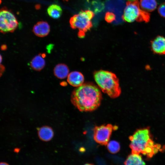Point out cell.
Wrapping results in <instances>:
<instances>
[{
  "label": "cell",
  "instance_id": "cell-1",
  "mask_svg": "<svg viewBox=\"0 0 165 165\" xmlns=\"http://www.w3.org/2000/svg\"><path fill=\"white\" fill-rule=\"evenodd\" d=\"M102 95L98 87L90 83H83L72 92L71 101L78 109L82 112H90L100 105Z\"/></svg>",
  "mask_w": 165,
  "mask_h": 165
},
{
  "label": "cell",
  "instance_id": "cell-2",
  "mask_svg": "<svg viewBox=\"0 0 165 165\" xmlns=\"http://www.w3.org/2000/svg\"><path fill=\"white\" fill-rule=\"evenodd\" d=\"M132 153H141L150 158L161 149V145L155 144L151 138L149 130L144 128L137 130L130 137Z\"/></svg>",
  "mask_w": 165,
  "mask_h": 165
},
{
  "label": "cell",
  "instance_id": "cell-3",
  "mask_svg": "<svg viewBox=\"0 0 165 165\" xmlns=\"http://www.w3.org/2000/svg\"><path fill=\"white\" fill-rule=\"evenodd\" d=\"M95 80L104 93L110 97L115 98L121 93L119 79L114 73L108 71L100 70L94 74Z\"/></svg>",
  "mask_w": 165,
  "mask_h": 165
},
{
  "label": "cell",
  "instance_id": "cell-4",
  "mask_svg": "<svg viewBox=\"0 0 165 165\" xmlns=\"http://www.w3.org/2000/svg\"><path fill=\"white\" fill-rule=\"evenodd\" d=\"M150 14L142 10L140 7L138 0L128 1L124 9L122 18L124 21L130 23L135 21L138 22H148Z\"/></svg>",
  "mask_w": 165,
  "mask_h": 165
},
{
  "label": "cell",
  "instance_id": "cell-5",
  "mask_svg": "<svg viewBox=\"0 0 165 165\" xmlns=\"http://www.w3.org/2000/svg\"><path fill=\"white\" fill-rule=\"evenodd\" d=\"M69 23L72 29H79L78 35L80 38L84 37L86 32L93 27L92 22L87 17L85 11L82 10L78 14L71 17Z\"/></svg>",
  "mask_w": 165,
  "mask_h": 165
},
{
  "label": "cell",
  "instance_id": "cell-6",
  "mask_svg": "<svg viewBox=\"0 0 165 165\" xmlns=\"http://www.w3.org/2000/svg\"><path fill=\"white\" fill-rule=\"evenodd\" d=\"M18 23L14 15L6 8H2L0 12V30L6 33L12 32L17 28Z\"/></svg>",
  "mask_w": 165,
  "mask_h": 165
},
{
  "label": "cell",
  "instance_id": "cell-7",
  "mask_svg": "<svg viewBox=\"0 0 165 165\" xmlns=\"http://www.w3.org/2000/svg\"><path fill=\"white\" fill-rule=\"evenodd\" d=\"M114 128L110 124L96 127L94 130V140L100 144L106 145L109 142L113 130H115Z\"/></svg>",
  "mask_w": 165,
  "mask_h": 165
},
{
  "label": "cell",
  "instance_id": "cell-8",
  "mask_svg": "<svg viewBox=\"0 0 165 165\" xmlns=\"http://www.w3.org/2000/svg\"><path fill=\"white\" fill-rule=\"evenodd\" d=\"M152 51L159 55H165V37L161 35L156 37L151 42Z\"/></svg>",
  "mask_w": 165,
  "mask_h": 165
},
{
  "label": "cell",
  "instance_id": "cell-9",
  "mask_svg": "<svg viewBox=\"0 0 165 165\" xmlns=\"http://www.w3.org/2000/svg\"><path fill=\"white\" fill-rule=\"evenodd\" d=\"M50 30V26L48 23L45 21L37 22L33 27L32 31L37 36L42 37L47 36Z\"/></svg>",
  "mask_w": 165,
  "mask_h": 165
},
{
  "label": "cell",
  "instance_id": "cell-10",
  "mask_svg": "<svg viewBox=\"0 0 165 165\" xmlns=\"http://www.w3.org/2000/svg\"><path fill=\"white\" fill-rule=\"evenodd\" d=\"M67 80L71 85L78 87L83 84L84 77L81 72L73 71L69 73L67 77Z\"/></svg>",
  "mask_w": 165,
  "mask_h": 165
},
{
  "label": "cell",
  "instance_id": "cell-11",
  "mask_svg": "<svg viewBox=\"0 0 165 165\" xmlns=\"http://www.w3.org/2000/svg\"><path fill=\"white\" fill-rule=\"evenodd\" d=\"M54 131L51 127L44 126L39 128L38 130V134L39 138L44 141L51 140L54 136Z\"/></svg>",
  "mask_w": 165,
  "mask_h": 165
},
{
  "label": "cell",
  "instance_id": "cell-12",
  "mask_svg": "<svg viewBox=\"0 0 165 165\" xmlns=\"http://www.w3.org/2000/svg\"><path fill=\"white\" fill-rule=\"evenodd\" d=\"M45 54H39L35 56L30 62V66L34 70L40 71L42 70L45 65V61L44 57Z\"/></svg>",
  "mask_w": 165,
  "mask_h": 165
},
{
  "label": "cell",
  "instance_id": "cell-13",
  "mask_svg": "<svg viewBox=\"0 0 165 165\" xmlns=\"http://www.w3.org/2000/svg\"><path fill=\"white\" fill-rule=\"evenodd\" d=\"M53 72L54 75L57 78L63 79L68 77L69 74V69L66 64H59L54 67Z\"/></svg>",
  "mask_w": 165,
  "mask_h": 165
},
{
  "label": "cell",
  "instance_id": "cell-14",
  "mask_svg": "<svg viewBox=\"0 0 165 165\" xmlns=\"http://www.w3.org/2000/svg\"><path fill=\"white\" fill-rule=\"evenodd\" d=\"M124 165H145V164L140 154L132 153L127 157Z\"/></svg>",
  "mask_w": 165,
  "mask_h": 165
},
{
  "label": "cell",
  "instance_id": "cell-15",
  "mask_svg": "<svg viewBox=\"0 0 165 165\" xmlns=\"http://www.w3.org/2000/svg\"><path fill=\"white\" fill-rule=\"evenodd\" d=\"M47 11L49 16L54 19L59 18L62 13V9L61 7L56 4L50 5L47 8Z\"/></svg>",
  "mask_w": 165,
  "mask_h": 165
},
{
  "label": "cell",
  "instance_id": "cell-16",
  "mask_svg": "<svg viewBox=\"0 0 165 165\" xmlns=\"http://www.w3.org/2000/svg\"><path fill=\"white\" fill-rule=\"evenodd\" d=\"M141 8L147 12H151L156 8L157 3L156 0H140L139 2Z\"/></svg>",
  "mask_w": 165,
  "mask_h": 165
},
{
  "label": "cell",
  "instance_id": "cell-17",
  "mask_svg": "<svg viewBox=\"0 0 165 165\" xmlns=\"http://www.w3.org/2000/svg\"><path fill=\"white\" fill-rule=\"evenodd\" d=\"M107 145L108 150L112 153H116L120 150V144L116 141L112 140L109 141Z\"/></svg>",
  "mask_w": 165,
  "mask_h": 165
},
{
  "label": "cell",
  "instance_id": "cell-18",
  "mask_svg": "<svg viewBox=\"0 0 165 165\" xmlns=\"http://www.w3.org/2000/svg\"><path fill=\"white\" fill-rule=\"evenodd\" d=\"M116 15L113 13L108 12L105 16V20L108 23H111L116 19Z\"/></svg>",
  "mask_w": 165,
  "mask_h": 165
},
{
  "label": "cell",
  "instance_id": "cell-19",
  "mask_svg": "<svg viewBox=\"0 0 165 165\" xmlns=\"http://www.w3.org/2000/svg\"><path fill=\"white\" fill-rule=\"evenodd\" d=\"M158 12L162 17H165V2L161 4L158 7Z\"/></svg>",
  "mask_w": 165,
  "mask_h": 165
},
{
  "label": "cell",
  "instance_id": "cell-20",
  "mask_svg": "<svg viewBox=\"0 0 165 165\" xmlns=\"http://www.w3.org/2000/svg\"><path fill=\"white\" fill-rule=\"evenodd\" d=\"M89 19L91 20L94 16V13L92 11L87 10L85 11Z\"/></svg>",
  "mask_w": 165,
  "mask_h": 165
},
{
  "label": "cell",
  "instance_id": "cell-21",
  "mask_svg": "<svg viewBox=\"0 0 165 165\" xmlns=\"http://www.w3.org/2000/svg\"><path fill=\"white\" fill-rule=\"evenodd\" d=\"M0 68H1L0 70H1V75L2 73L5 70V67L3 65H2L1 64Z\"/></svg>",
  "mask_w": 165,
  "mask_h": 165
},
{
  "label": "cell",
  "instance_id": "cell-22",
  "mask_svg": "<svg viewBox=\"0 0 165 165\" xmlns=\"http://www.w3.org/2000/svg\"><path fill=\"white\" fill-rule=\"evenodd\" d=\"M7 48V46L5 45H2L1 46V49L2 50H5Z\"/></svg>",
  "mask_w": 165,
  "mask_h": 165
},
{
  "label": "cell",
  "instance_id": "cell-23",
  "mask_svg": "<svg viewBox=\"0 0 165 165\" xmlns=\"http://www.w3.org/2000/svg\"><path fill=\"white\" fill-rule=\"evenodd\" d=\"M0 165H9L8 163L5 162H2L0 163Z\"/></svg>",
  "mask_w": 165,
  "mask_h": 165
},
{
  "label": "cell",
  "instance_id": "cell-24",
  "mask_svg": "<svg viewBox=\"0 0 165 165\" xmlns=\"http://www.w3.org/2000/svg\"><path fill=\"white\" fill-rule=\"evenodd\" d=\"M84 165H93L91 164H90V163H86V164H85Z\"/></svg>",
  "mask_w": 165,
  "mask_h": 165
},
{
  "label": "cell",
  "instance_id": "cell-25",
  "mask_svg": "<svg viewBox=\"0 0 165 165\" xmlns=\"http://www.w3.org/2000/svg\"><path fill=\"white\" fill-rule=\"evenodd\" d=\"M128 1H134V0H128Z\"/></svg>",
  "mask_w": 165,
  "mask_h": 165
}]
</instances>
